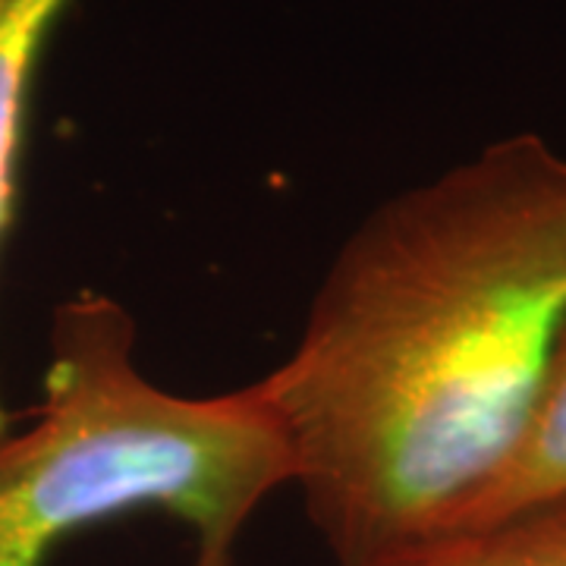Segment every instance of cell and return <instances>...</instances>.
<instances>
[{"mask_svg": "<svg viewBox=\"0 0 566 566\" xmlns=\"http://www.w3.org/2000/svg\"><path fill=\"white\" fill-rule=\"evenodd\" d=\"M566 324V151L513 133L371 208L259 378L337 566L457 523L526 424Z\"/></svg>", "mask_w": 566, "mask_h": 566, "instance_id": "obj_1", "label": "cell"}, {"mask_svg": "<svg viewBox=\"0 0 566 566\" xmlns=\"http://www.w3.org/2000/svg\"><path fill=\"white\" fill-rule=\"evenodd\" d=\"M136 344V318L104 290L54 305L35 419L0 441V566H48L129 513L180 523L189 566H237L259 506L293 485L262 381L182 397L142 371Z\"/></svg>", "mask_w": 566, "mask_h": 566, "instance_id": "obj_2", "label": "cell"}, {"mask_svg": "<svg viewBox=\"0 0 566 566\" xmlns=\"http://www.w3.org/2000/svg\"><path fill=\"white\" fill-rule=\"evenodd\" d=\"M551 501H566V324L516 444L447 532L485 526Z\"/></svg>", "mask_w": 566, "mask_h": 566, "instance_id": "obj_3", "label": "cell"}, {"mask_svg": "<svg viewBox=\"0 0 566 566\" xmlns=\"http://www.w3.org/2000/svg\"><path fill=\"white\" fill-rule=\"evenodd\" d=\"M73 0H0V252L17 227L29 114L41 61ZM0 400V441L13 431Z\"/></svg>", "mask_w": 566, "mask_h": 566, "instance_id": "obj_4", "label": "cell"}, {"mask_svg": "<svg viewBox=\"0 0 566 566\" xmlns=\"http://www.w3.org/2000/svg\"><path fill=\"white\" fill-rule=\"evenodd\" d=\"M365 566H566V501L434 535Z\"/></svg>", "mask_w": 566, "mask_h": 566, "instance_id": "obj_5", "label": "cell"}]
</instances>
